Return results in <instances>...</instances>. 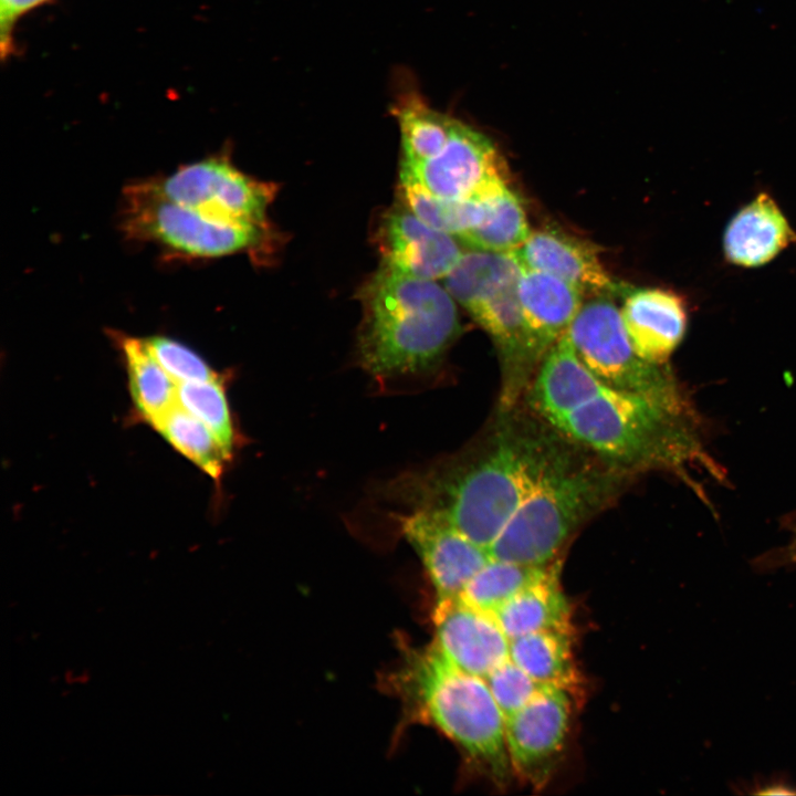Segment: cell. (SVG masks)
Instances as JSON below:
<instances>
[{"instance_id": "1", "label": "cell", "mask_w": 796, "mask_h": 796, "mask_svg": "<svg viewBox=\"0 0 796 796\" xmlns=\"http://www.w3.org/2000/svg\"><path fill=\"white\" fill-rule=\"evenodd\" d=\"M568 439L520 404L494 419L461 451L395 478L385 496L439 515L490 551Z\"/></svg>"}, {"instance_id": "2", "label": "cell", "mask_w": 796, "mask_h": 796, "mask_svg": "<svg viewBox=\"0 0 796 796\" xmlns=\"http://www.w3.org/2000/svg\"><path fill=\"white\" fill-rule=\"evenodd\" d=\"M357 356L378 379L432 370L460 334L455 302L436 282L381 263L359 291Z\"/></svg>"}, {"instance_id": "3", "label": "cell", "mask_w": 796, "mask_h": 796, "mask_svg": "<svg viewBox=\"0 0 796 796\" xmlns=\"http://www.w3.org/2000/svg\"><path fill=\"white\" fill-rule=\"evenodd\" d=\"M632 478L568 440L491 545L492 558L549 565L586 522L618 499Z\"/></svg>"}, {"instance_id": "4", "label": "cell", "mask_w": 796, "mask_h": 796, "mask_svg": "<svg viewBox=\"0 0 796 796\" xmlns=\"http://www.w3.org/2000/svg\"><path fill=\"white\" fill-rule=\"evenodd\" d=\"M692 419V413L605 386L552 427L636 476L651 470L683 473L688 464L709 462Z\"/></svg>"}, {"instance_id": "5", "label": "cell", "mask_w": 796, "mask_h": 796, "mask_svg": "<svg viewBox=\"0 0 796 796\" xmlns=\"http://www.w3.org/2000/svg\"><path fill=\"white\" fill-rule=\"evenodd\" d=\"M394 684L416 720L438 729L496 785L510 782L504 716L483 678L455 668L431 645L406 650Z\"/></svg>"}, {"instance_id": "6", "label": "cell", "mask_w": 796, "mask_h": 796, "mask_svg": "<svg viewBox=\"0 0 796 796\" xmlns=\"http://www.w3.org/2000/svg\"><path fill=\"white\" fill-rule=\"evenodd\" d=\"M521 265L513 252L470 249L444 277V287L492 338L501 365L499 408L520 404L533 379L517 293Z\"/></svg>"}, {"instance_id": "7", "label": "cell", "mask_w": 796, "mask_h": 796, "mask_svg": "<svg viewBox=\"0 0 796 796\" xmlns=\"http://www.w3.org/2000/svg\"><path fill=\"white\" fill-rule=\"evenodd\" d=\"M566 333L582 362L607 387L692 413L667 365L650 363L637 354L611 297L593 296L583 303Z\"/></svg>"}, {"instance_id": "8", "label": "cell", "mask_w": 796, "mask_h": 796, "mask_svg": "<svg viewBox=\"0 0 796 796\" xmlns=\"http://www.w3.org/2000/svg\"><path fill=\"white\" fill-rule=\"evenodd\" d=\"M123 230L177 256L210 259L255 249L265 228L208 217L166 198L146 181L124 192Z\"/></svg>"}, {"instance_id": "9", "label": "cell", "mask_w": 796, "mask_h": 796, "mask_svg": "<svg viewBox=\"0 0 796 796\" xmlns=\"http://www.w3.org/2000/svg\"><path fill=\"white\" fill-rule=\"evenodd\" d=\"M400 175L452 200H485L510 187L505 160L494 143L459 119L438 153L415 165H400Z\"/></svg>"}, {"instance_id": "10", "label": "cell", "mask_w": 796, "mask_h": 796, "mask_svg": "<svg viewBox=\"0 0 796 796\" xmlns=\"http://www.w3.org/2000/svg\"><path fill=\"white\" fill-rule=\"evenodd\" d=\"M153 181L169 200L208 217L266 227L274 187L244 175L229 159H203Z\"/></svg>"}, {"instance_id": "11", "label": "cell", "mask_w": 796, "mask_h": 796, "mask_svg": "<svg viewBox=\"0 0 796 796\" xmlns=\"http://www.w3.org/2000/svg\"><path fill=\"white\" fill-rule=\"evenodd\" d=\"M572 708V691L547 687L504 719L513 774L531 786H544L554 771L569 731Z\"/></svg>"}, {"instance_id": "12", "label": "cell", "mask_w": 796, "mask_h": 796, "mask_svg": "<svg viewBox=\"0 0 796 796\" xmlns=\"http://www.w3.org/2000/svg\"><path fill=\"white\" fill-rule=\"evenodd\" d=\"M401 532L421 559L437 600L457 598L492 558L490 551L443 517L411 511L399 520Z\"/></svg>"}, {"instance_id": "13", "label": "cell", "mask_w": 796, "mask_h": 796, "mask_svg": "<svg viewBox=\"0 0 796 796\" xmlns=\"http://www.w3.org/2000/svg\"><path fill=\"white\" fill-rule=\"evenodd\" d=\"M433 648L455 668L485 678L509 658L510 639L492 614L459 597L437 600Z\"/></svg>"}, {"instance_id": "14", "label": "cell", "mask_w": 796, "mask_h": 796, "mask_svg": "<svg viewBox=\"0 0 796 796\" xmlns=\"http://www.w3.org/2000/svg\"><path fill=\"white\" fill-rule=\"evenodd\" d=\"M376 242L383 264L427 280L444 279L464 252L455 237L430 227L405 203L384 213Z\"/></svg>"}, {"instance_id": "15", "label": "cell", "mask_w": 796, "mask_h": 796, "mask_svg": "<svg viewBox=\"0 0 796 796\" xmlns=\"http://www.w3.org/2000/svg\"><path fill=\"white\" fill-rule=\"evenodd\" d=\"M521 268L554 275L593 296H624L629 285L617 282L603 265L597 249L557 228L530 233L513 251Z\"/></svg>"}, {"instance_id": "16", "label": "cell", "mask_w": 796, "mask_h": 796, "mask_svg": "<svg viewBox=\"0 0 796 796\" xmlns=\"http://www.w3.org/2000/svg\"><path fill=\"white\" fill-rule=\"evenodd\" d=\"M517 293L526 353L535 375L551 347L567 332L583 305V292L554 275L522 268ZM534 377V376H533Z\"/></svg>"}, {"instance_id": "17", "label": "cell", "mask_w": 796, "mask_h": 796, "mask_svg": "<svg viewBox=\"0 0 796 796\" xmlns=\"http://www.w3.org/2000/svg\"><path fill=\"white\" fill-rule=\"evenodd\" d=\"M605 386L582 362L565 333L541 362L523 398L531 411L553 426Z\"/></svg>"}, {"instance_id": "18", "label": "cell", "mask_w": 796, "mask_h": 796, "mask_svg": "<svg viewBox=\"0 0 796 796\" xmlns=\"http://www.w3.org/2000/svg\"><path fill=\"white\" fill-rule=\"evenodd\" d=\"M620 314L637 354L650 363L667 365L687 329L688 314L681 296L664 289L630 286L624 294Z\"/></svg>"}, {"instance_id": "19", "label": "cell", "mask_w": 796, "mask_h": 796, "mask_svg": "<svg viewBox=\"0 0 796 796\" xmlns=\"http://www.w3.org/2000/svg\"><path fill=\"white\" fill-rule=\"evenodd\" d=\"M795 241L796 233L775 200L762 192L730 220L723 249L729 262L754 268L768 263Z\"/></svg>"}, {"instance_id": "20", "label": "cell", "mask_w": 796, "mask_h": 796, "mask_svg": "<svg viewBox=\"0 0 796 796\" xmlns=\"http://www.w3.org/2000/svg\"><path fill=\"white\" fill-rule=\"evenodd\" d=\"M559 564L507 600L494 617L511 640L527 633L570 629V605L558 580Z\"/></svg>"}, {"instance_id": "21", "label": "cell", "mask_w": 796, "mask_h": 796, "mask_svg": "<svg viewBox=\"0 0 796 796\" xmlns=\"http://www.w3.org/2000/svg\"><path fill=\"white\" fill-rule=\"evenodd\" d=\"M509 658L542 684L573 692L578 683L570 629L543 630L511 639Z\"/></svg>"}, {"instance_id": "22", "label": "cell", "mask_w": 796, "mask_h": 796, "mask_svg": "<svg viewBox=\"0 0 796 796\" xmlns=\"http://www.w3.org/2000/svg\"><path fill=\"white\" fill-rule=\"evenodd\" d=\"M116 338L124 356L133 402L153 426L178 405V384L153 357L144 339L128 335Z\"/></svg>"}, {"instance_id": "23", "label": "cell", "mask_w": 796, "mask_h": 796, "mask_svg": "<svg viewBox=\"0 0 796 796\" xmlns=\"http://www.w3.org/2000/svg\"><path fill=\"white\" fill-rule=\"evenodd\" d=\"M530 233L521 199L507 187L488 199L481 223L459 240L470 249L513 252L526 241Z\"/></svg>"}, {"instance_id": "24", "label": "cell", "mask_w": 796, "mask_h": 796, "mask_svg": "<svg viewBox=\"0 0 796 796\" xmlns=\"http://www.w3.org/2000/svg\"><path fill=\"white\" fill-rule=\"evenodd\" d=\"M153 426L177 451L209 476L220 479L230 455L199 419L176 405Z\"/></svg>"}, {"instance_id": "25", "label": "cell", "mask_w": 796, "mask_h": 796, "mask_svg": "<svg viewBox=\"0 0 796 796\" xmlns=\"http://www.w3.org/2000/svg\"><path fill=\"white\" fill-rule=\"evenodd\" d=\"M400 193L404 203L418 218L458 240L481 223L488 207V199L452 200L438 197L404 175H400Z\"/></svg>"}, {"instance_id": "26", "label": "cell", "mask_w": 796, "mask_h": 796, "mask_svg": "<svg viewBox=\"0 0 796 796\" xmlns=\"http://www.w3.org/2000/svg\"><path fill=\"white\" fill-rule=\"evenodd\" d=\"M551 564L527 566L491 558L470 579L459 598L475 609L494 615L513 596L542 577Z\"/></svg>"}, {"instance_id": "27", "label": "cell", "mask_w": 796, "mask_h": 796, "mask_svg": "<svg viewBox=\"0 0 796 796\" xmlns=\"http://www.w3.org/2000/svg\"><path fill=\"white\" fill-rule=\"evenodd\" d=\"M178 405L205 423L231 457L234 429L226 390L220 377L179 384Z\"/></svg>"}, {"instance_id": "28", "label": "cell", "mask_w": 796, "mask_h": 796, "mask_svg": "<svg viewBox=\"0 0 796 796\" xmlns=\"http://www.w3.org/2000/svg\"><path fill=\"white\" fill-rule=\"evenodd\" d=\"M484 680L504 719L551 687L534 680L510 658L495 667Z\"/></svg>"}, {"instance_id": "29", "label": "cell", "mask_w": 796, "mask_h": 796, "mask_svg": "<svg viewBox=\"0 0 796 796\" xmlns=\"http://www.w3.org/2000/svg\"><path fill=\"white\" fill-rule=\"evenodd\" d=\"M153 357L179 385L219 377L213 369L188 346L166 336L144 338Z\"/></svg>"}, {"instance_id": "30", "label": "cell", "mask_w": 796, "mask_h": 796, "mask_svg": "<svg viewBox=\"0 0 796 796\" xmlns=\"http://www.w3.org/2000/svg\"><path fill=\"white\" fill-rule=\"evenodd\" d=\"M754 566L760 570L796 568V527L787 544L764 554L755 561Z\"/></svg>"}, {"instance_id": "31", "label": "cell", "mask_w": 796, "mask_h": 796, "mask_svg": "<svg viewBox=\"0 0 796 796\" xmlns=\"http://www.w3.org/2000/svg\"><path fill=\"white\" fill-rule=\"evenodd\" d=\"M44 0H0V18L2 31V46L8 36L12 21L24 11L33 8Z\"/></svg>"}]
</instances>
